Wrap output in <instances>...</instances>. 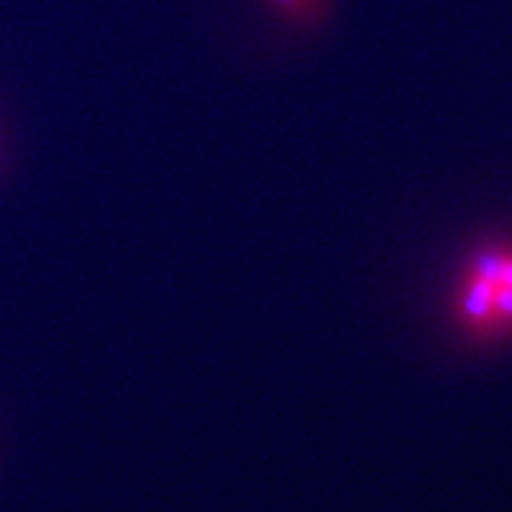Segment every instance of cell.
<instances>
[{"label": "cell", "instance_id": "obj_1", "mask_svg": "<svg viewBox=\"0 0 512 512\" xmlns=\"http://www.w3.org/2000/svg\"><path fill=\"white\" fill-rule=\"evenodd\" d=\"M452 327L473 345L512 340V238L479 243L460 264L450 298Z\"/></svg>", "mask_w": 512, "mask_h": 512}, {"label": "cell", "instance_id": "obj_2", "mask_svg": "<svg viewBox=\"0 0 512 512\" xmlns=\"http://www.w3.org/2000/svg\"><path fill=\"white\" fill-rule=\"evenodd\" d=\"M275 3L293 16H301V19L317 14V0H275Z\"/></svg>", "mask_w": 512, "mask_h": 512}]
</instances>
